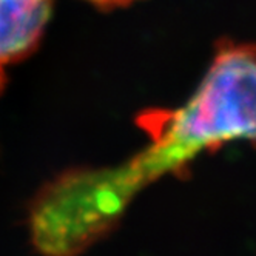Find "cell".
<instances>
[{"label":"cell","mask_w":256,"mask_h":256,"mask_svg":"<svg viewBox=\"0 0 256 256\" xmlns=\"http://www.w3.org/2000/svg\"><path fill=\"white\" fill-rule=\"evenodd\" d=\"M140 126L148 147L112 167L132 198L160 176L182 174L200 153L233 140L256 145V44H221L192 98L179 108L144 114Z\"/></svg>","instance_id":"1"},{"label":"cell","mask_w":256,"mask_h":256,"mask_svg":"<svg viewBox=\"0 0 256 256\" xmlns=\"http://www.w3.org/2000/svg\"><path fill=\"white\" fill-rule=\"evenodd\" d=\"M96 5H102V6H118V5H125V4H132L134 0H90Z\"/></svg>","instance_id":"3"},{"label":"cell","mask_w":256,"mask_h":256,"mask_svg":"<svg viewBox=\"0 0 256 256\" xmlns=\"http://www.w3.org/2000/svg\"><path fill=\"white\" fill-rule=\"evenodd\" d=\"M4 80H5V76H4L2 66H0V88H2V85H4Z\"/></svg>","instance_id":"4"},{"label":"cell","mask_w":256,"mask_h":256,"mask_svg":"<svg viewBox=\"0 0 256 256\" xmlns=\"http://www.w3.org/2000/svg\"><path fill=\"white\" fill-rule=\"evenodd\" d=\"M51 10L52 0H0V66L34 50Z\"/></svg>","instance_id":"2"}]
</instances>
